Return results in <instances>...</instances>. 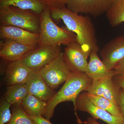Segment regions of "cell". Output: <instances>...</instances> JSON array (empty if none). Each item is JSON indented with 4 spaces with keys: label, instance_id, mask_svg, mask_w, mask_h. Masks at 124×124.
Segmentation results:
<instances>
[{
    "label": "cell",
    "instance_id": "obj_2",
    "mask_svg": "<svg viewBox=\"0 0 124 124\" xmlns=\"http://www.w3.org/2000/svg\"><path fill=\"white\" fill-rule=\"evenodd\" d=\"M93 81V79L85 73L72 72L60 90L47 102L44 117L50 120L53 116L56 107L63 102H72L74 107L75 106L76 100L78 95L83 91L87 92Z\"/></svg>",
    "mask_w": 124,
    "mask_h": 124
},
{
    "label": "cell",
    "instance_id": "obj_19",
    "mask_svg": "<svg viewBox=\"0 0 124 124\" xmlns=\"http://www.w3.org/2000/svg\"><path fill=\"white\" fill-rule=\"evenodd\" d=\"M86 93L90 100L95 106L107 111L113 116L124 121L119 106L115 103L103 97L91 94L87 92Z\"/></svg>",
    "mask_w": 124,
    "mask_h": 124
},
{
    "label": "cell",
    "instance_id": "obj_27",
    "mask_svg": "<svg viewBox=\"0 0 124 124\" xmlns=\"http://www.w3.org/2000/svg\"><path fill=\"white\" fill-rule=\"evenodd\" d=\"M30 116L35 124H53L50 120L46 119L43 116ZM84 124H87L85 121L84 122Z\"/></svg>",
    "mask_w": 124,
    "mask_h": 124
},
{
    "label": "cell",
    "instance_id": "obj_5",
    "mask_svg": "<svg viewBox=\"0 0 124 124\" xmlns=\"http://www.w3.org/2000/svg\"><path fill=\"white\" fill-rule=\"evenodd\" d=\"M62 53L60 45L38 46L25 54L21 60L33 70H39Z\"/></svg>",
    "mask_w": 124,
    "mask_h": 124
},
{
    "label": "cell",
    "instance_id": "obj_28",
    "mask_svg": "<svg viewBox=\"0 0 124 124\" xmlns=\"http://www.w3.org/2000/svg\"><path fill=\"white\" fill-rule=\"evenodd\" d=\"M116 73H124V59L114 68Z\"/></svg>",
    "mask_w": 124,
    "mask_h": 124
},
{
    "label": "cell",
    "instance_id": "obj_16",
    "mask_svg": "<svg viewBox=\"0 0 124 124\" xmlns=\"http://www.w3.org/2000/svg\"><path fill=\"white\" fill-rule=\"evenodd\" d=\"M85 70V74L93 80L112 77L116 74L114 69L110 70L98 56L97 52L92 51Z\"/></svg>",
    "mask_w": 124,
    "mask_h": 124
},
{
    "label": "cell",
    "instance_id": "obj_6",
    "mask_svg": "<svg viewBox=\"0 0 124 124\" xmlns=\"http://www.w3.org/2000/svg\"><path fill=\"white\" fill-rule=\"evenodd\" d=\"M63 53L41 68L39 72L51 89L57 88L69 78L72 72L64 62Z\"/></svg>",
    "mask_w": 124,
    "mask_h": 124
},
{
    "label": "cell",
    "instance_id": "obj_20",
    "mask_svg": "<svg viewBox=\"0 0 124 124\" xmlns=\"http://www.w3.org/2000/svg\"><path fill=\"white\" fill-rule=\"evenodd\" d=\"M5 6L32 10L39 14L43 11L45 6L39 0H0V7Z\"/></svg>",
    "mask_w": 124,
    "mask_h": 124
},
{
    "label": "cell",
    "instance_id": "obj_11",
    "mask_svg": "<svg viewBox=\"0 0 124 124\" xmlns=\"http://www.w3.org/2000/svg\"><path fill=\"white\" fill-rule=\"evenodd\" d=\"M39 37V33L31 32L18 27L0 26V38L1 40L11 39L22 44L37 46Z\"/></svg>",
    "mask_w": 124,
    "mask_h": 124
},
{
    "label": "cell",
    "instance_id": "obj_7",
    "mask_svg": "<svg viewBox=\"0 0 124 124\" xmlns=\"http://www.w3.org/2000/svg\"><path fill=\"white\" fill-rule=\"evenodd\" d=\"M75 109L78 124H82L83 122L78 116L77 110L87 112L94 119L101 120L108 124H124L121 120L95 106L88 97L86 92L83 91L78 95L76 100Z\"/></svg>",
    "mask_w": 124,
    "mask_h": 124
},
{
    "label": "cell",
    "instance_id": "obj_12",
    "mask_svg": "<svg viewBox=\"0 0 124 124\" xmlns=\"http://www.w3.org/2000/svg\"><path fill=\"white\" fill-rule=\"evenodd\" d=\"M26 84L28 93L45 101H49L56 93L48 85L39 70H33Z\"/></svg>",
    "mask_w": 124,
    "mask_h": 124
},
{
    "label": "cell",
    "instance_id": "obj_23",
    "mask_svg": "<svg viewBox=\"0 0 124 124\" xmlns=\"http://www.w3.org/2000/svg\"><path fill=\"white\" fill-rule=\"evenodd\" d=\"M11 104L6 100H2L0 103V124H6L11 119L10 108Z\"/></svg>",
    "mask_w": 124,
    "mask_h": 124
},
{
    "label": "cell",
    "instance_id": "obj_18",
    "mask_svg": "<svg viewBox=\"0 0 124 124\" xmlns=\"http://www.w3.org/2000/svg\"><path fill=\"white\" fill-rule=\"evenodd\" d=\"M28 94L26 84L7 85L4 100L11 105L21 104Z\"/></svg>",
    "mask_w": 124,
    "mask_h": 124
},
{
    "label": "cell",
    "instance_id": "obj_25",
    "mask_svg": "<svg viewBox=\"0 0 124 124\" xmlns=\"http://www.w3.org/2000/svg\"><path fill=\"white\" fill-rule=\"evenodd\" d=\"M112 79L118 87L124 90V73H116Z\"/></svg>",
    "mask_w": 124,
    "mask_h": 124
},
{
    "label": "cell",
    "instance_id": "obj_4",
    "mask_svg": "<svg viewBox=\"0 0 124 124\" xmlns=\"http://www.w3.org/2000/svg\"><path fill=\"white\" fill-rule=\"evenodd\" d=\"M0 25L18 27L39 33V14L29 10L23 9L11 6L0 7Z\"/></svg>",
    "mask_w": 124,
    "mask_h": 124
},
{
    "label": "cell",
    "instance_id": "obj_22",
    "mask_svg": "<svg viewBox=\"0 0 124 124\" xmlns=\"http://www.w3.org/2000/svg\"><path fill=\"white\" fill-rule=\"evenodd\" d=\"M6 124H35L23 110L21 104H14L11 119Z\"/></svg>",
    "mask_w": 124,
    "mask_h": 124
},
{
    "label": "cell",
    "instance_id": "obj_17",
    "mask_svg": "<svg viewBox=\"0 0 124 124\" xmlns=\"http://www.w3.org/2000/svg\"><path fill=\"white\" fill-rule=\"evenodd\" d=\"M23 110L30 116L44 117L47 102L28 94L21 104Z\"/></svg>",
    "mask_w": 124,
    "mask_h": 124
},
{
    "label": "cell",
    "instance_id": "obj_3",
    "mask_svg": "<svg viewBox=\"0 0 124 124\" xmlns=\"http://www.w3.org/2000/svg\"><path fill=\"white\" fill-rule=\"evenodd\" d=\"M40 16V26L38 46L67 45L76 41L75 33L66 27H60L55 24L51 17L50 10L48 6L45 5Z\"/></svg>",
    "mask_w": 124,
    "mask_h": 124
},
{
    "label": "cell",
    "instance_id": "obj_14",
    "mask_svg": "<svg viewBox=\"0 0 124 124\" xmlns=\"http://www.w3.org/2000/svg\"><path fill=\"white\" fill-rule=\"evenodd\" d=\"M0 43V57L9 62L21 60L28 52L37 46L20 44L11 39H5Z\"/></svg>",
    "mask_w": 124,
    "mask_h": 124
},
{
    "label": "cell",
    "instance_id": "obj_10",
    "mask_svg": "<svg viewBox=\"0 0 124 124\" xmlns=\"http://www.w3.org/2000/svg\"><path fill=\"white\" fill-rule=\"evenodd\" d=\"M102 61L108 69H114L124 59V36L112 39L100 51Z\"/></svg>",
    "mask_w": 124,
    "mask_h": 124
},
{
    "label": "cell",
    "instance_id": "obj_9",
    "mask_svg": "<svg viewBox=\"0 0 124 124\" xmlns=\"http://www.w3.org/2000/svg\"><path fill=\"white\" fill-rule=\"evenodd\" d=\"M115 0H67L66 7L76 13L97 17L107 13Z\"/></svg>",
    "mask_w": 124,
    "mask_h": 124
},
{
    "label": "cell",
    "instance_id": "obj_21",
    "mask_svg": "<svg viewBox=\"0 0 124 124\" xmlns=\"http://www.w3.org/2000/svg\"><path fill=\"white\" fill-rule=\"evenodd\" d=\"M106 16L113 27L124 22V0H115L106 13Z\"/></svg>",
    "mask_w": 124,
    "mask_h": 124
},
{
    "label": "cell",
    "instance_id": "obj_29",
    "mask_svg": "<svg viewBox=\"0 0 124 124\" xmlns=\"http://www.w3.org/2000/svg\"><path fill=\"white\" fill-rule=\"evenodd\" d=\"M85 121L87 124H100L92 117H88Z\"/></svg>",
    "mask_w": 124,
    "mask_h": 124
},
{
    "label": "cell",
    "instance_id": "obj_26",
    "mask_svg": "<svg viewBox=\"0 0 124 124\" xmlns=\"http://www.w3.org/2000/svg\"><path fill=\"white\" fill-rule=\"evenodd\" d=\"M118 105L124 122V90L120 88Z\"/></svg>",
    "mask_w": 124,
    "mask_h": 124
},
{
    "label": "cell",
    "instance_id": "obj_13",
    "mask_svg": "<svg viewBox=\"0 0 124 124\" xmlns=\"http://www.w3.org/2000/svg\"><path fill=\"white\" fill-rule=\"evenodd\" d=\"M120 89L113 81L112 77H108L93 80L87 92L105 98L118 105Z\"/></svg>",
    "mask_w": 124,
    "mask_h": 124
},
{
    "label": "cell",
    "instance_id": "obj_1",
    "mask_svg": "<svg viewBox=\"0 0 124 124\" xmlns=\"http://www.w3.org/2000/svg\"><path fill=\"white\" fill-rule=\"evenodd\" d=\"M49 8L52 19L62 20L67 28L75 33L76 41L85 52L90 55L92 51H99L95 28L89 17L72 12L66 7Z\"/></svg>",
    "mask_w": 124,
    "mask_h": 124
},
{
    "label": "cell",
    "instance_id": "obj_8",
    "mask_svg": "<svg viewBox=\"0 0 124 124\" xmlns=\"http://www.w3.org/2000/svg\"><path fill=\"white\" fill-rule=\"evenodd\" d=\"M62 52L65 64L72 72L84 73L85 72L90 54L82 49L77 41L67 45Z\"/></svg>",
    "mask_w": 124,
    "mask_h": 124
},
{
    "label": "cell",
    "instance_id": "obj_24",
    "mask_svg": "<svg viewBox=\"0 0 124 124\" xmlns=\"http://www.w3.org/2000/svg\"><path fill=\"white\" fill-rule=\"evenodd\" d=\"M45 5L50 8H61L66 7L67 0H39Z\"/></svg>",
    "mask_w": 124,
    "mask_h": 124
},
{
    "label": "cell",
    "instance_id": "obj_15",
    "mask_svg": "<svg viewBox=\"0 0 124 124\" xmlns=\"http://www.w3.org/2000/svg\"><path fill=\"white\" fill-rule=\"evenodd\" d=\"M33 71L21 60L10 62L6 70L5 83L7 85L26 84Z\"/></svg>",
    "mask_w": 124,
    "mask_h": 124
}]
</instances>
